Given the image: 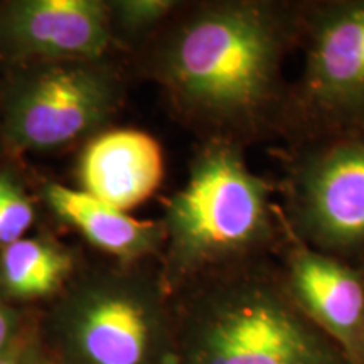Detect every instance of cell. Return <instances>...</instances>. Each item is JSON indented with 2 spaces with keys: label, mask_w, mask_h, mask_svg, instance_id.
I'll use <instances>...</instances> for the list:
<instances>
[{
  "label": "cell",
  "mask_w": 364,
  "mask_h": 364,
  "mask_svg": "<svg viewBox=\"0 0 364 364\" xmlns=\"http://www.w3.org/2000/svg\"><path fill=\"white\" fill-rule=\"evenodd\" d=\"M172 300L176 364H351L295 306L275 258L215 273Z\"/></svg>",
  "instance_id": "3957f363"
},
{
  "label": "cell",
  "mask_w": 364,
  "mask_h": 364,
  "mask_svg": "<svg viewBox=\"0 0 364 364\" xmlns=\"http://www.w3.org/2000/svg\"><path fill=\"white\" fill-rule=\"evenodd\" d=\"M184 2L177 0H115L108 2L113 39L147 44Z\"/></svg>",
  "instance_id": "4fadbf2b"
},
{
  "label": "cell",
  "mask_w": 364,
  "mask_h": 364,
  "mask_svg": "<svg viewBox=\"0 0 364 364\" xmlns=\"http://www.w3.org/2000/svg\"><path fill=\"white\" fill-rule=\"evenodd\" d=\"M275 262L300 312L351 364H364V280L359 267L311 248L285 221Z\"/></svg>",
  "instance_id": "ba28073f"
},
{
  "label": "cell",
  "mask_w": 364,
  "mask_h": 364,
  "mask_svg": "<svg viewBox=\"0 0 364 364\" xmlns=\"http://www.w3.org/2000/svg\"><path fill=\"white\" fill-rule=\"evenodd\" d=\"M304 0L182 4L144 46L142 68L203 140L282 142Z\"/></svg>",
  "instance_id": "6da1fadb"
},
{
  "label": "cell",
  "mask_w": 364,
  "mask_h": 364,
  "mask_svg": "<svg viewBox=\"0 0 364 364\" xmlns=\"http://www.w3.org/2000/svg\"><path fill=\"white\" fill-rule=\"evenodd\" d=\"M245 152L226 140H203L184 186L166 201L159 273L171 297L215 273L275 258L284 238L279 191Z\"/></svg>",
  "instance_id": "7a4b0ae2"
},
{
  "label": "cell",
  "mask_w": 364,
  "mask_h": 364,
  "mask_svg": "<svg viewBox=\"0 0 364 364\" xmlns=\"http://www.w3.org/2000/svg\"><path fill=\"white\" fill-rule=\"evenodd\" d=\"M41 351L43 343L39 336V318H34L26 334L9 351L0 354V364H34Z\"/></svg>",
  "instance_id": "2e32d148"
},
{
  "label": "cell",
  "mask_w": 364,
  "mask_h": 364,
  "mask_svg": "<svg viewBox=\"0 0 364 364\" xmlns=\"http://www.w3.org/2000/svg\"><path fill=\"white\" fill-rule=\"evenodd\" d=\"M34 364H58L56 361H53V359L51 358H49L48 356V354H46L44 353V349H43V351H41L39 353V356L38 358H36V361H34Z\"/></svg>",
  "instance_id": "e0dca14e"
},
{
  "label": "cell",
  "mask_w": 364,
  "mask_h": 364,
  "mask_svg": "<svg viewBox=\"0 0 364 364\" xmlns=\"http://www.w3.org/2000/svg\"><path fill=\"white\" fill-rule=\"evenodd\" d=\"M108 4L14 0L0 6V56L11 61H95L113 43Z\"/></svg>",
  "instance_id": "9c48e42d"
},
{
  "label": "cell",
  "mask_w": 364,
  "mask_h": 364,
  "mask_svg": "<svg viewBox=\"0 0 364 364\" xmlns=\"http://www.w3.org/2000/svg\"><path fill=\"white\" fill-rule=\"evenodd\" d=\"M120 100V78L98 59L29 63L4 95V136L22 152L65 147L110 122Z\"/></svg>",
  "instance_id": "52a82bcc"
},
{
  "label": "cell",
  "mask_w": 364,
  "mask_h": 364,
  "mask_svg": "<svg viewBox=\"0 0 364 364\" xmlns=\"http://www.w3.org/2000/svg\"><path fill=\"white\" fill-rule=\"evenodd\" d=\"M282 145L364 132V0H304Z\"/></svg>",
  "instance_id": "5b68a950"
},
{
  "label": "cell",
  "mask_w": 364,
  "mask_h": 364,
  "mask_svg": "<svg viewBox=\"0 0 364 364\" xmlns=\"http://www.w3.org/2000/svg\"><path fill=\"white\" fill-rule=\"evenodd\" d=\"M359 270H361V275H363V280H364V260L361 262V263H359Z\"/></svg>",
  "instance_id": "ac0fdd59"
},
{
  "label": "cell",
  "mask_w": 364,
  "mask_h": 364,
  "mask_svg": "<svg viewBox=\"0 0 364 364\" xmlns=\"http://www.w3.org/2000/svg\"><path fill=\"white\" fill-rule=\"evenodd\" d=\"M287 228L317 252L364 260V132L312 136L279 149Z\"/></svg>",
  "instance_id": "8992f818"
},
{
  "label": "cell",
  "mask_w": 364,
  "mask_h": 364,
  "mask_svg": "<svg viewBox=\"0 0 364 364\" xmlns=\"http://www.w3.org/2000/svg\"><path fill=\"white\" fill-rule=\"evenodd\" d=\"M162 179L161 144L142 130L100 134L80 159L81 191L125 213L156 193Z\"/></svg>",
  "instance_id": "30bf717a"
},
{
  "label": "cell",
  "mask_w": 364,
  "mask_h": 364,
  "mask_svg": "<svg viewBox=\"0 0 364 364\" xmlns=\"http://www.w3.org/2000/svg\"><path fill=\"white\" fill-rule=\"evenodd\" d=\"M44 199L59 220L76 228L91 245L124 265H144L161 258L166 243L161 220H136L85 191L54 182L46 186Z\"/></svg>",
  "instance_id": "8fae6325"
},
{
  "label": "cell",
  "mask_w": 364,
  "mask_h": 364,
  "mask_svg": "<svg viewBox=\"0 0 364 364\" xmlns=\"http://www.w3.org/2000/svg\"><path fill=\"white\" fill-rule=\"evenodd\" d=\"M75 277V257L53 240L22 238L0 252V297L19 309L53 302Z\"/></svg>",
  "instance_id": "7c38bea8"
},
{
  "label": "cell",
  "mask_w": 364,
  "mask_h": 364,
  "mask_svg": "<svg viewBox=\"0 0 364 364\" xmlns=\"http://www.w3.org/2000/svg\"><path fill=\"white\" fill-rule=\"evenodd\" d=\"M34 223V206L22 184L9 172H0V247L24 238Z\"/></svg>",
  "instance_id": "5bb4252c"
},
{
  "label": "cell",
  "mask_w": 364,
  "mask_h": 364,
  "mask_svg": "<svg viewBox=\"0 0 364 364\" xmlns=\"http://www.w3.org/2000/svg\"><path fill=\"white\" fill-rule=\"evenodd\" d=\"M58 364H176L174 300L159 265H122L75 277L39 318Z\"/></svg>",
  "instance_id": "277c9868"
},
{
  "label": "cell",
  "mask_w": 364,
  "mask_h": 364,
  "mask_svg": "<svg viewBox=\"0 0 364 364\" xmlns=\"http://www.w3.org/2000/svg\"><path fill=\"white\" fill-rule=\"evenodd\" d=\"M34 318L0 297V354H4L29 329Z\"/></svg>",
  "instance_id": "9a60e30c"
}]
</instances>
